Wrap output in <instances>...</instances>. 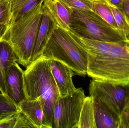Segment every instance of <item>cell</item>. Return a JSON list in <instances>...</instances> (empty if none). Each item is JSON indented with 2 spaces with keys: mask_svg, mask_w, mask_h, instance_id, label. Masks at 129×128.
<instances>
[{
  "mask_svg": "<svg viewBox=\"0 0 129 128\" xmlns=\"http://www.w3.org/2000/svg\"><path fill=\"white\" fill-rule=\"evenodd\" d=\"M125 14L129 23V0H124L121 9Z\"/></svg>",
  "mask_w": 129,
  "mask_h": 128,
  "instance_id": "26",
  "label": "cell"
},
{
  "mask_svg": "<svg viewBox=\"0 0 129 128\" xmlns=\"http://www.w3.org/2000/svg\"><path fill=\"white\" fill-rule=\"evenodd\" d=\"M93 11L114 28L119 29L110 5L106 0L92 1Z\"/></svg>",
  "mask_w": 129,
  "mask_h": 128,
  "instance_id": "17",
  "label": "cell"
},
{
  "mask_svg": "<svg viewBox=\"0 0 129 128\" xmlns=\"http://www.w3.org/2000/svg\"><path fill=\"white\" fill-rule=\"evenodd\" d=\"M10 28V25H0V41L7 40Z\"/></svg>",
  "mask_w": 129,
  "mask_h": 128,
  "instance_id": "25",
  "label": "cell"
},
{
  "mask_svg": "<svg viewBox=\"0 0 129 128\" xmlns=\"http://www.w3.org/2000/svg\"><path fill=\"white\" fill-rule=\"evenodd\" d=\"M69 7L81 11H93L92 1L91 0H62Z\"/></svg>",
  "mask_w": 129,
  "mask_h": 128,
  "instance_id": "21",
  "label": "cell"
},
{
  "mask_svg": "<svg viewBox=\"0 0 129 128\" xmlns=\"http://www.w3.org/2000/svg\"><path fill=\"white\" fill-rule=\"evenodd\" d=\"M85 97L82 88L65 97L60 96L54 108L52 128H79L81 109Z\"/></svg>",
  "mask_w": 129,
  "mask_h": 128,
  "instance_id": "7",
  "label": "cell"
},
{
  "mask_svg": "<svg viewBox=\"0 0 129 128\" xmlns=\"http://www.w3.org/2000/svg\"><path fill=\"white\" fill-rule=\"evenodd\" d=\"M92 96L96 128H119V116L98 97Z\"/></svg>",
  "mask_w": 129,
  "mask_h": 128,
  "instance_id": "12",
  "label": "cell"
},
{
  "mask_svg": "<svg viewBox=\"0 0 129 128\" xmlns=\"http://www.w3.org/2000/svg\"><path fill=\"white\" fill-rule=\"evenodd\" d=\"M128 41H129V39H128Z\"/></svg>",
  "mask_w": 129,
  "mask_h": 128,
  "instance_id": "28",
  "label": "cell"
},
{
  "mask_svg": "<svg viewBox=\"0 0 129 128\" xmlns=\"http://www.w3.org/2000/svg\"><path fill=\"white\" fill-rule=\"evenodd\" d=\"M56 27L54 21L42 4L41 19L31 58V64L41 57Z\"/></svg>",
  "mask_w": 129,
  "mask_h": 128,
  "instance_id": "10",
  "label": "cell"
},
{
  "mask_svg": "<svg viewBox=\"0 0 129 128\" xmlns=\"http://www.w3.org/2000/svg\"><path fill=\"white\" fill-rule=\"evenodd\" d=\"M24 71L26 100H38L52 128L54 108L59 93L51 70L49 59L41 57Z\"/></svg>",
  "mask_w": 129,
  "mask_h": 128,
  "instance_id": "2",
  "label": "cell"
},
{
  "mask_svg": "<svg viewBox=\"0 0 129 128\" xmlns=\"http://www.w3.org/2000/svg\"><path fill=\"white\" fill-rule=\"evenodd\" d=\"M20 110L24 113L37 128H52L48 122L38 100L24 101L19 106Z\"/></svg>",
  "mask_w": 129,
  "mask_h": 128,
  "instance_id": "13",
  "label": "cell"
},
{
  "mask_svg": "<svg viewBox=\"0 0 129 128\" xmlns=\"http://www.w3.org/2000/svg\"><path fill=\"white\" fill-rule=\"evenodd\" d=\"M43 4L56 26L70 31L73 9L62 0H45Z\"/></svg>",
  "mask_w": 129,
  "mask_h": 128,
  "instance_id": "11",
  "label": "cell"
},
{
  "mask_svg": "<svg viewBox=\"0 0 129 128\" xmlns=\"http://www.w3.org/2000/svg\"><path fill=\"white\" fill-rule=\"evenodd\" d=\"M17 114L0 121V128H14L16 121Z\"/></svg>",
  "mask_w": 129,
  "mask_h": 128,
  "instance_id": "24",
  "label": "cell"
},
{
  "mask_svg": "<svg viewBox=\"0 0 129 128\" xmlns=\"http://www.w3.org/2000/svg\"><path fill=\"white\" fill-rule=\"evenodd\" d=\"M20 110L6 95L0 93V121L17 114Z\"/></svg>",
  "mask_w": 129,
  "mask_h": 128,
  "instance_id": "18",
  "label": "cell"
},
{
  "mask_svg": "<svg viewBox=\"0 0 129 128\" xmlns=\"http://www.w3.org/2000/svg\"><path fill=\"white\" fill-rule=\"evenodd\" d=\"M18 61L17 56L9 42L6 40L0 41V92L6 95L5 72L14 62Z\"/></svg>",
  "mask_w": 129,
  "mask_h": 128,
  "instance_id": "14",
  "label": "cell"
},
{
  "mask_svg": "<svg viewBox=\"0 0 129 128\" xmlns=\"http://www.w3.org/2000/svg\"><path fill=\"white\" fill-rule=\"evenodd\" d=\"M110 5L121 9L122 4L124 0H106Z\"/></svg>",
  "mask_w": 129,
  "mask_h": 128,
  "instance_id": "27",
  "label": "cell"
},
{
  "mask_svg": "<svg viewBox=\"0 0 129 128\" xmlns=\"http://www.w3.org/2000/svg\"><path fill=\"white\" fill-rule=\"evenodd\" d=\"M41 57L62 62L76 75H87L88 53L70 30L56 26Z\"/></svg>",
  "mask_w": 129,
  "mask_h": 128,
  "instance_id": "3",
  "label": "cell"
},
{
  "mask_svg": "<svg viewBox=\"0 0 129 128\" xmlns=\"http://www.w3.org/2000/svg\"><path fill=\"white\" fill-rule=\"evenodd\" d=\"M37 128L28 117L20 110L17 113L14 128Z\"/></svg>",
  "mask_w": 129,
  "mask_h": 128,
  "instance_id": "22",
  "label": "cell"
},
{
  "mask_svg": "<svg viewBox=\"0 0 129 128\" xmlns=\"http://www.w3.org/2000/svg\"><path fill=\"white\" fill-rule=\"evenodd\" d=\"M45 0H11L12 23L22 16L42 5Z\"/></svg>",
  "mask_w": 129,
  "mask_h": 128,
  "instance_id": "16",
  "label": "cell"
},
{
  "mask_svg": "<svg viewBox=\"0 0 129 128\" xmlns=\"http://www.w3.org/2000/svg\"><path fill=\"white\" fill-rule=\"evenodd\" d=\"M42 4L24 14L10 26L7 40L17 56L18 64L25 68L31 64L41 19Z\"/></svg>",
  "mask_w": 129,
  "mask_h": 128,
  "instance_id": "4",
  "label": "cell"
},
{
  "mask_svg": "<svg viewBox=\"0 0 129 128\" xmlns=\"http://www.w3.org/2000/svg\"><path fill=\"white\" fill-rule=\"evenodd\" d=\"M12 19L11 0H0V25L10 26Z\"/></svg>",
  "mask_w": 129,
  "mask_h": 128,
  "instance_id": "20",
  "label": "cell"
},
{
  "mask_svg": "<svg viewBox=\"0 0 129 128\" xmlns=\"http://www.w3.org/2000/svg\"><path fill=\"white\" fill-rule=\"evenodd\" d=\"M75 37L88 54L87 75L92 79L129 83V42H105Z\"/></svg>",
  "mask_w": 129,
  "mask_h": 128,
  "instance_id": "1",
  "label": "cell"
},
{
  "mask_svg": "<svg viewBox=\"0 0 129 128\" xmlns=\"http://www.w3.org/2000/svg\"><path fill=\"white\" fill-rule=\"evenodd\" d=\"M118 29L124 32L127 39L129 38V23L122 9L110 5Z\"/></svg>",
  "mask_w": 129,
  "mask_h": 128,
  "instance_id": "19",
  "label": "cell"
},
{
  "mask_svg": "<svg viewBox=\"0 0 129 128\" xmlns=\"http://www.w3.org/2000/svg\"><path fill=\"white\" fill-rule=\"evenodd\" d=\"M89 91L90 95L98 97L119 117L129 105V83L119 84L92 79Z\"/></svg>",
  "mask_w": 129,
  "mask_h": 128,
  "instance_id": "6",
  "label": "cell"
},
{
  "mask_svg": "<svg viewBox=\"0 0 129 128\" xmlns=\"http://www.w3.org/2000/svg\"><path fill=\"white\" fill-rule=\"evenodd\" d=\"M91 1H94V0H91Z\"/></svg>",
  "mask_w": 129,
  "mask_h": 128,
  "instance_id": "29",
  "label": "cell"
},
{
  "mask_svg": "<svg viewBox=\"0 0 129 128\" xmlns=\"http://www.w3.org/2000/svg\"><path fill=\"white\" fill-rule=\"evenodd\" d=\"M52 75L57 86L60 96L64 97L72 94L77 88L74 86L72 77L76 73L70 67L60 62L49 59Z\"/></svg>",
  "mask_w": 129,
  "mask_h": 128,
  "instance_id": "9",
  "label": "cell"
},
{
  "mask_svg": "<svg viewBox=\"0 0 129 128\" xmlns=\"http://www.w3.org/2000/svg\"><path fill=\"white\" fill-rule=\"evenodd\" d=\"M119 128H129V105L124 109L120 116Z\"/></svg>",
  "mask_w": 129,
  "mask_h": 128,
  "instance_id": "23",
  "label": "cell"
},
{
  "mask_svg": "<svg viewBox=\"0 0 129 128\" xmlns=\"http://www.w3.org/2000/svg\"><path fill=\"white\" fill-rule=\"evenodd\" d=\"M70 31L78 37L109 42L128 40L123 32L108 24L93 10L73 9Z\"/></svg>",
  "mask_w": 129,
  "mask_h": 128,
  "instance_id": "5",
  "label": "cell"
},
{
  "mask_svg": "<svg viewBox=\"0 0 129 128\" xmlns=\"http://www.w3.org/2000/svg\"><path fill=\"white\" fill-rule=\"evenodd\" d=\"M79 128H96L92 95L86 97L81 109Z\"/></svg>",
  "mask_w": 129,
  "mask_h": 128,
  "instance_id": "15",
  "label": "cell"
},
{
  "mask_svg": "<svg viewBox=\"0 0 129 128\" xmlns=\"http://www.w3.org/2000/svg\"><path fill=\"white\" fill-rule=\"evenodd\" d=\"M5 82L7 95L19 107L26 100L24 88V71L17 62L8 68L5 75Z\"/></svg>",
  "mask_w": 129,
  "mask_h": 128,
  "instance_id": "8",
  "label": "cell"
}]
</instances>
